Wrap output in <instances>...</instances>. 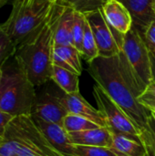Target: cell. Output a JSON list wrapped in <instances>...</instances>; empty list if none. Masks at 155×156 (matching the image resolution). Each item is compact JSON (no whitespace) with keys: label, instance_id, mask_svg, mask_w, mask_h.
Masks as SVG:
<instances>
[{"label":"cell","instance_id":"1f68e13d","mask_svg":"<svg viewBox=\"0 0 155 156\" xmlns=\"http://www.w3.org/2000/svg\"><path fill=\"white\" fill-rule=\"evenodd\" d=\"M3 1V6L5 5H9V4H13L14 0H2Z\"/></svg>","mask_w":155,"mask_h":156},{"label":"cell","instance_id":"f1b7e54d","mask_svg":"<svg viewBox=\"0 0 155 156\" xmlns=\"http://www.w3.org/2000/svg\"><path fill=\"white\" fill-rule=\"evenodd\" d=\"M151 57V65H152V78L153 80L155 81V50L150 51Z\"/></svg>","mask_w":155,"mask_h":156},{"label":"cell","instance_id":"603a6c76","mask_svg":"<svg viewBox=\"0 0 155 156\" xmlns=\"http://www.w3.org/2000/svg\"><path fill=\"white\" fill-rule=\"evenodd\" d=\"M85 24H86L85 15L81 12L75 10L74 24H73V30H72V45L80 53L82 49V41L85 32Z\"/></svg>","mask_w":155,"mask_h":156},{"label":"cell","instance_id":"484cf974","mask_svg":"<svg viewBox=\"0 0 155 156\" xmlns=\"http://www.w3.org/2000/svg\"><path fill=\"white\" fill-rule=\"evenodd\" d=\"M139 101L149 111L155 112V81H151L139 96Z\"/></svg>","mask_w":155,"mask_h":156},{"label":"cell","instance_id":"83f0119b","mask_svg":"<svg viewBox=\"0 0 155 156\" xmlns=\"http://www.w3.org/2000/svg\"><path fill=\"white\" fill-rule=\"evenodd\" d=\"M13 118L14 116L0 109V129H5Z\"/></svg>","mask_w":155,"mask_h":156},{"label":"cell","instance_id":"e0dca14e","mask_svg":"<svg viewBox=\"0 0 155 156\" xmlns=\"http://www.w3.org/2000/svg\"><path fill=\"white\" fill-rule=\"evenodd\" d=\"M111 148L126 156L146 155V150L141 142L123 134L112 133V144Z\"/></svg>","mask_w":155,"mask_h":156},{"label":"cell","instance_id":"d590c367","mask_svg":"<svg viewBox=\"0 0 155 156\" xmlns=\"http://www.w3.org/2000/svg\"><path fill=\"white\" fill-rule=\"evenodd\" d=\"M1 75H2V71H1V69H0V80H1Z\"/></svg>","mask_w":155,"mask_h":156},{"label":"cell","instance_id":"d4e9b609","mask_svg":"<svg viewBox=\"0 0 155 156\" xmlns=\"http://www.w3.org/2000/svg\"><path fill=\"white\" fill-rule=\"evenodd\" d=\"M74 152L76 156H120L122 154L112 148L103 146L74 145Z\"/></svg>","mask_w":155,"mask_h":156},{"label":"cell","instance_id":"4316f807","mask_svg":"<svg viewBox=\"0 0 155 156\" xmlns=\"http://www.w3.org/2000/svg\"><path fill=\"white\" fill-rule=\"evenodd\" d=\"M143 38L150 51L155 50V19H153L145 28Z\"/></svg>","mask_w":155,"mask_h":156},{"label":"cell","instance_id":"8fae6325","mask_svg":"<svg viewBox=\"0 0 155 156\" xmlns=\"http://www.w3.org/2000/svg\"><path fill=\"white\" fill-rule=\"evenodd\" d=\"M75 10L54 3L52 9L54 46L72 45V30Z\"/></svg>","mask_w":155,"mask_h":156},{"label":"cell","instance_id":"2e32d148","mask_svg":"<svg viewBox=\"0 0 155 156\" xmlns=\"http://www.w3.org/2000/svg\"><path fill=\"white\" fill-rule=\"evenodd\" d=\"M81 53L73 46H54L52 61L53 65L69 69L79 76L82 73Z\"/></svg>","mask_w":155,"mask_h":156},{"label":"cell","instance_id":"5b68a950","mask_svg":"<svg viewBox=\"0 0 155 156\" xmlns=\"http://www.w3.org/2000/svg\"><path fill=\"white\" fill-rule=\"evenodd\" d=\"M5 137L12 140L17 149L36 156H63L48 143L31 115L14 117L5 130Z\"/></svg>","mask_w":155,"mask_h":156},{"label":"cell","instance_id":"30bf717a","mask_svg":"<svg viewBox=\"0 0 155 156\" xmlns=\"http://www.w3.org/2000/svg\"><path fill=\"white\" fill-rule=\"evenodd\" d=\"M55 92L59 101L69 113L85 117L100 127H106V122L98 109L91 106L79 92L66 93L55 83ZM107 128V127H106Z\"/></svg>","mask_w":155,"mask_h":156},{"label":"cell","instance_id":"ba28073f","mask_svg":"<svg viewBox=\"0 0 155 156\" xmlns=\"http://www.w3.org/2000/svg\"><path fill=\"white\" fill-rule=\"evenodd\" d=\"M93 32L99 56L112 57L122 51L123 37L115 32L106 21L101 9L84 14Z\"/></svg>","mask_w":155,"mask_h":156},{"label":"cell","instance_id":"cb8c5ba5","mask_svg":"<svg viewBox=\"0 0 155 156\" xmlns=\"http://www.w3.org/2000/svg\"><path fill=\"white\" fill-rule=\"evenodd\" d=\"M16 46L5 30L0 25V69L16 52Z\"/></svg>","mask_w":155,"mask_h":156},{"label":"cell","instance_id":"9a60e30c","mask_svg":"<svg viewBox=\"0 0 155 156\" xmlns=\"http://www.w3.org/2000/svg\"><path fill=\"white\" fill-rule=\"evenodd\" d=\"M69 138L74 145L111 147L112 133L106 127L69 133Z\"/></svg>","mask_w":155,"mask_h":156},{"label":"cell","instance_id":"44dd1931","mask_svg":"<svg viewBox=\"0 0 155 156\" xmlns=\"http://www.w3.org/2000/svg\"><path fill=\"white\" fill-rule=\"evenodd\" d=\"M139 137L146 150V154L155 156V119L151 114L146 125L140 130Z\"/></svg>","mask_w":155,"mask_h":156},{"label":"cell","instance_id":"ffe728a7","mask_svg":"<svg viewBox=\"0 0 155 156\" xmlns=\"http://www.w3.org/2000/svg\"><path fill=\"white\" fill-rule=\"evenodd\" d=\"M81 56L88 63L91 62L93 59L99 57V50H98V47L96 44V40H95L93 32L91 30V27L89 22L87 21V19H86V24H85L84 37L82 41Z\"/></svg>","mask_w":155,"mask_h":156},{"label":"cell","instance_id":"74e56055","mask_svg":"<svg viewBox=\"0 0 155 156\" xmlns=\"http://www.w3.org/2000/svg\"><path fill=\"white\" fill-rule=\"evenodd\" d=\"M28 1H29V0H27V2H28ZM27 2H26V3H27Z\"/></svg>","mask_w":155,"mask_h":156},{"label":"cell","instance_id":"4dcf8cb0","mask_svg":"<svg viewBox=\"0 0 155 156\" xmlns=\"http://www.w3.org/2000/svg\"><path fill=\"white\" fill-rule=\"evenodd\" d=\"M5 129H0V144L4 139V134H5Z\"/></svg>","mask_w":155,"mask_h":156},{"label":"cell","instance_id":"5bb4252c","mask_svg":"<svg viewBox=\"0 0 155 156\" xmlns=\"http://www.w3.org/2000/svg\"><path fill=\"white\" fill-rule=\"evenodd\" d=\"M129 10L133 27L143 36L147 26L155 19V0H120Z\"/></svg>","mask_w":155,"mask_h":156},{"label":"cell","instance_id":"7a4b0ae2","mask_svg":"<svg viewBox=\"0 0 155 156\" xmlns=\"http://www.w3.org/2000/svg\"><path fill=\"white\" fill-rule=\"evenodd\" d=\"M51 16L52 12L48 21L38 35L18 47L14 55L36 88L46 84L51 80L52 77L54 38Z\"/></svg>","mask_w":155,"mask_h":156},{"label":"cell","instance_id":"4fadbf2b","mask_svg":"<svg viewBox=\"0 0 155 156\" xmlns=\"http://www.w3.org/2000/svg\"><path fill=\"white\" fill-rule=\"evenodd\" d=\"M101 11L111 27L122 36L128 33L133 26L129 10L120 0H108Z\"/></svg>","mask_w":155,"mask_h":156},{"label":"cell","instance_id":"ac0fdd59","mask_svg":"<svg viewBox=\"0 0 155 156\" xmlns=\"http://www.w3.org/2000/svg\"><path fill=\"white\" fill-rule=\"evenodd\" d=\"M79 76L69 69L53 65V80L66 93H74L79 91Z\"/></svg>","mask_w":155,"mask_h":156},{"label":"cell","instance_id":"6da1fadb","mask_svg":"<svg viewBox=\"0 0 155 156\" xmlns=\"http://www.w3.org/2000/svg\"><path fill=\"white\" fill-rule=\"evenodd\" d=\"M88 71L139 131L146 125L151 113L139 101V96L147 85L138 77L122 50L112 57H97L89 63Z\"/></svg>","mask_w":155,"mask_h":156},{"label":"cell","instance_id":"e575fe53","mask_svg":"<svg viewBox=\"0 0 155 156\" xmlns=\"http://www.w3.org/2000/svg\"><path fill=\"white\" fill-rule=\"evenodd\" d=\"M1 7H3V1L2 0H0V8Z\"/></svg>","mask_w":155,"mask_h":156},{"label":"cell","instance_id":"277c9868","mask_svg":"<svg viewBox=\"0 0 155 156\" xmlns=\"http://www.w3.org/2000/svg\"><path fill=\"white\" fill-rule=\"evenodd\" d=\"M54 3L30 1L11 12L6 21L1 24L16 48L38 35L49 19Z\"/></svg>","mask_w":155,"mask_h":156},{"label":"cell","instance_id":"f546056e","mask_svg":"<svg viewBox=\"0 0 155 156\" xmlns=\"http://www.w3.org/2000/svg\"><path fill=\"white\" fill-rule=\"evenodd\" d=\"M27 2V0H14L12 4V10L11 12H15L17 9H19L23 5H25Z\"/></svg>","mask_w":155,"mask_h":156},{"label":"cell","instance_id":"d6a6232c","mask_svg":"<svg viewBox=\"0 0 155 156\" xmlns=\"http://www.w3.org/2000/svg\"><path fill=\"white\" fill-rule=\"evenodd\" d=\"M30 1H33V0H29L27 3H29ZM37 1H44V2H56V0H37ZM26 3V4H27Z\"/></svg>","mask_w":155,"mask_h":156},{"label":"cell","instance_id":"d6986e66","mask_svg":"<svg viewBox=\"0 0 155 156\" xmlns=\"http://www.w3.org/2000/svg\"><path fill=\"white\" fill-rule=\"evenodd\" d=\"M62 126L68 133L72 132H79L100 127L92 121L73 113H68L66 115V117L63 120Z\"/></svg>","mask_w":155,"mask_h":156},{"label":"cell","instance_id":"7402d4cb","mask_svg":"<svg viewBox=\"0 0 155 156\" xmlns=\"http://www.w3.org/2000/svg\"><path fill=\"white\" fill-rule=\"evenodd\" d=\"M107 1L108 0H56L55 3L71 7L83 14H87L101 9Z\"/></svg>","mask_w":155,"mask_h":156},{"label":"cell","instance_id":"7c38bea8","mask_svg":"<svg viewBox=\"0 0 155 156\" xmlns=\"http://www.w3.org/2000/svg\"><path fill=\"white\" fill-rule=\"evenodd\" d=\"M32 116V115H31ZM36 125L42 132L48 143L63 156H76L74 145L71 144L68 133L63 126L46 122L38 117L32 116Z\"/></svg>","mask_w":155,"mask_h":156},{"label":"cell","instance_id":"3957f363","mask_svg":"<svg viewBox=\"0 0 155 156\" xmlns=\"http://www.w3.org/2000/svg\"><path fill=\"white\" fill-rule=\"evenodd\" d=\"M0 109L14 117L31 115L36 87L13 56L1 69Z\"/></svg>","mask_w":155,"mask_h":156},{"label":"cell","instance_id":"9c48e42d","mask_svg":"<svg viewBox=\"0 0 155 156\" xmlns=\"http://www.w3.org/2000/svg\"><path fill=\"white\" fill-rule=\"evenodd\" d=\"M42 87L43 88L36 93L31 115L62 126L63 120L69 112L57 97L55 82L49 80L42 85Z\"/></svg>","mask_w":155,"mask_h":156},{"label":"cell","instance_id":"836d02e7","mask_svg":"<svg viewBox=\"0 0 155 156\" xmlns=\"http://www.w3.org/2000/svg\"><path fill=\"white\" fill-rule=\"evenodd\" d=\"M150 113H151V115H152V116H153V118L155 119V112L154 111H150Z\"/></svg>","mask_w":155,"mask_h":156},{"label":"cell","instance_id":"8992f818","mask_svg":"<svg viewBox=\"0 0 155 156\" xmlns=\"http://www.w3.org/2000/svg\"><path fill=\"white\" fill-rule=\"evenodd\" d=\"M92 93L96 101L98 110L106 122V127L112 133L123 134L141 142L139 137V129L121 109V107L98 84L93 86Z\"/></svg>","mask_w":155,"mask_h":156},{"label":"cell","instance_id":"8d00e7d4","mask_svg":"<svg viewBox=\"0 0 155 156\" xmlns=\"http://www.w3.org/2000/svg\"><path fill=\"white\" fill-rule=\"evenodd\" d=\"M154 12H155V4H154Z\"/></svg>","mask_w":155,"mask_h":156},{"label":"cell","instance_id":"52a82bcc","mask_svg":"<svg viewBox=\"0 0 155 156\" xmlns=\"http://www.w3.org/2000/svg\"><path fill=\"white\" fill-rule=\"evenodd\" d=\"M122 50L143 82L148 85L153 81L150 49L143 36L133 26L123 37Z\"/></svg>","mask_w":155,"mask_h":156}]
</instances>
